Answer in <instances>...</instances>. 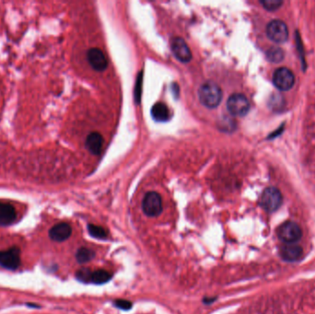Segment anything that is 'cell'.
Segmentation results:
<instances>
[{
    "label": "cell",
    "mask_w": 315,
    "mask_h": 314,
    "mask_svg": "<svg viewBox=\"0 0 315 314\" xmlns=\"http://www.w3.org/2000/svg\"><path fill=\"white\" fill-rule=\"evenodd\" d=\"M172 51L173 56L182 63L190 62L193 57L189 46L181 37H174L172 40Z\"/></svg>",
    "instance_id": "cell-9"
},
{
    "label": "cell",
    "mask_w": 315,
    "mask_h": 314,
    "mask_svg": "<svg viewBox=\"0 0 315 314\" xmlns=\"http://www.w3.org/2000/svg\"><path fill=\"white\" fill-rule=\"evenodd\" d=\"M266 34L272 42L283 44L288 39V29L286 23L279 20H274L266 27Z\"/></svg>",
    "instance_id": "cell-5"
},
{
    "label": "cell",
    "mask_w": 315,
    "mask_h": 314,
    "mask_svg": "<svg viewBox=\"0 0 315 314\" xmlns=\"http://www.w3.org/2000/svg\"><path fill=\"white\" fill-rule=\"evenodd\" d=\"M103 145V138L101 134L93 132L89 134L86 139V147L90 153L100 155Z\"/></svg>",
    "instance_id": "cell-14"
},
{
    "label": "cell",
    "mask_w": 315,
    "mask_h": 314,
    "mask_svg": "<svg viewBox=\"0 0 315 314\" xmlns=\"http://www.w3.org/2000/svg\"><path fill=\"white\" fill-rule=\"evenodd\" d=\"M114 304L115 307L124 310V311H128L132 308V302H130L128 300H116L114 302Z\"/></svg>",
    "instance_id": "cell-22"
},
{
    "label": "cell",
    "mask_w": 315,
    "mask_h": 314,
    "mask_svg": "<svg viewBox=\"0 0 315 314\" xmlns=\"http://www.w3.org/2000/svg\"><path fill=\"white\" fill-rule=\"evenodd\" d=\"M91 274H92V271L89 270L88 268H82L77 272L76 277L78 278V280H80L82 283H90Z\"/></svg>",
    "instance_id": "cell-20"
},
{
    "label": "cell",
    "mask_w": 315,
    "mask_h": 314,
    "mask_svg": "<svg viewBox=\"0 0 315 314\" xmlns=\"http://www.w3.org/2000/svg\"><path fill=\"white\" fill-rule=\"evenodd\" d=\"M273 83L279 90H289L295 84V76L290 69L280 67L273 75Z\"/></svg>",
    "instance_id": "cell-6"
},
{
    "label": "cell",
    "mask_w": 315,
    "mask_h": 314,
    "mask_svg": "<svg viewBox=\"0 0 315 314\" xmlns=\"http://www.w3.org/2000/svg\"><path fill=\"white\" fill-rule=\"evenodd\" d=\"M142 209L147 217H158L163 209L162 199L160 194L156 192H148L144 197L142 202Z\"/></svg>",
    "instance_id": "cell-4"
},
{
    "label": "cell",
    "mask_w": 315,
    "mask_h": 314,
    "mask_svg": "<svg viewBox=\"0 0 315 314\" xmlns=\"http://www.w3.org/2000/svg\"><path fill=\"white\" fill-rule=\"evenodd\" d=\"M260 3L263 5V7L265 9L270 10V11L277 10L283 4V2L279 1V0H264V1H261Z\"/></svg>",
    "instance_id": "cell-21"
},
{
    "label": "cell",
    "mask_w": 315,
    "mask_h": 314,
    "mask_svg": "<svg viewBox=\"0 0 315 314\" xmlns=\"http://www.w3.org/2000/svg\"><path fill=\"white\" fill-rule=\"evenodd\" d=\"M72 233V228L67 223H59L49 230L50 239L55 241H64L67 240Z\"/></svg>",
    "instance_id": "cell-11"
},
{
    "label": "cell",
    "mask_w": 315,
    "mask_h": 314,
    "mask_svg": "<svg viewBox=\"0 0 315 314\" xmlns=\"http://www.w3.org/2000/svg\"><path fill=\"white\" fill-rule=\"evenodd\" d=\"M227 109L233 116H244L249 112V101L246 96L241 93H234L228 99Z\"/></svg>",
    "instance_id": "cell-2"
},
{
    "label": "cell",
    "mask_w": 315,
    "mask_h": 314,
    "mask_svg": "<svg viewBox=\"0 0 315 314\" xmlns=\"http://www.w3.org/2000/svg\"><path fill=\"white\" fill-rule=\"evenodd\" d=\"M113 278L112 274L107 271L100 269V270L93 271L91 274L90 283H93L96 285H103L107 282H109Z\"/></svg>",
    "instance_id": "cell-16"
},
{
    "label": "cell",
    "mask_w": 315,
    "mask_h": 314,
    "mask_svg": "<svg viewBox=\"0 0 315 314\" xmlns=\"http://www.w3.org/2000/svg\"><path fill=\"white\" fill-rule=\"evenodd\" d=\"M88 232L89 234L94 237L96 239L99 240H105L108 237V232L107 230L101 226H97L94 224H89L88 226Z\"/></svg>",
    "instance_id": "cell-19"
},
{
    "label": "cell",
    "mask_w": 315,
    "mask_h": 314,
    "mask_svg": "<svg viewBox=\"0 0 315 314\" xmlns=\"http://www.w3.org/2000/svg\"><path fill=\"white\" fill-rule=\"evenodd\" d=\"M282 195L278 188L268 187L261 196L260 205L265 211L274 212L279 209L282 204Z\"/></svg>",
    "instance_id": "cell-3"
},
{
    "label": "cell",
    "mask_w": 315,
    "mask_h": 314,
    "mask_svg": "<svg viewBox=\"0 0 315 314\" xmlns=\"http://www.w3.org/2000/svg\"><path fill=\"white\" fill-rule=\"evenodd\" d=\"M151 116L157 122H166L171 116L170 110L164 103H155L151 108Z\"/></svg>",
    "instance_id": "cell-15"
},
{
    "label": "cell",
    "mask_w": 315,
    "mask_h": 314,
    "mask_svg": "<svg viewBox=\"0 0 315 314\" xmlns=\"http://www.w3.org/2000/svg\"><path fill=\"white\" fill-rule=\"evenodd\" d=\"M279 239L286 243H293L301 238V229L300 226L292 221H287L279 227L278 230Z\"/></svg>",
    "instance_id": "cell-7"
},
{
    "label": "cell",
    "mask_w": 315,
    "mask_h": 314,
    "mask_svg": "<svg viewBox=\"0 0 315 314\" xmlns=\"http://www.w3.org/2000/svg\"><path fill=\"white\" fill-rule=\"evenodd\" d=\"M17 219V212L9 204L0 203V226H9Z\"/></svg>",
    "instance_id": "cell-13"
},
{
    "label": "cell",
    "mask_w": 315,
    "mask_h": 314,
    "mask_svg": "<svg viewBox=\"0 0 315 314\" xmlns=\"http://www.w3.org/2000/svg\"><path fill=\"white\" fill-rule=\"evenodd\" d=\"M87 58L89 65L97 71H103L108 66L107 59L105 57L103 52L99 48L89 49L87 54Z\"/></svg>",
    "instance_id": "cell-10"
},
{
    "label": "cell",
    "mask_w": 315,
    "mask_h": 314,
    "mask_svg": "<svg viewBox=\"0 0 315 314\" xmlns=\"http://www.w3.org/2000/svg\"><path fill=\"white\" fill-rule=\"evenodd\" d=\"M200 103L208 109L217 108L222 101V90L216 83L208 81L204 83L198 90Z\"/></svg>",
    "instance_id": "cell-1"
},
{
    "label": "cell",
    "mask_w": 315,
    "mask_h": 314,
    "mask_svg": "<svg viewBox=\"0 0 315 314\" xmlns=\"http://www.w3.org/2000/svg\"><path fill=\"white\" fill-rule=\"evenodd\" d=\"M21 264V252L17 247L0 252V265L8 270H16Z\"/></svg>",
    "instance_id": "cell-8"
},
{
    "label": "cell",
    "mask_w": 315,
    "mask_h": 314,
    "mask_svg": "<svg viewBox=\"0 0 315 314\" xmlns=\"http://www.w3.org/2000/svg\"><path fill=\"white\" fill-rule=\"evenodd\" d=\"M216 300H217V298H205V299H204V303H205V304H210V303H212V302H214Z\"/></svg>",
    "instance_id": "cell-23"
},
{
    "label": "cell",
    "mask_w": 315,
    "mask_h": 314,
    "mask_svg": "<svg viewBox=\"0 0 315 314\" xmlns=\"http://www.w3.org/2000/svg\"><path fill=\"white\" fill-rule=\"evenodd\" d=\"M95 257V253L91 249L82 247L78 250L76 258L80 263H88Z\"/></svg>",
    "instance_id": "cell-17"
},
{
    "label": "cell",
    "mask_w": 315,
    "mask_h": 314,
    "mask_svg": "<svg viewBox=\"0 0 315 314\" xmlns=\"http://www.w3.org/2000/svg\"><path fill=\"white\" fill-rule=\"evenodd\" d=\"M284 57H285L284 52L278 46H273L266 51V58L272 63L281 62L284 59Z\"/></svg>",
    "instance_id": "cell-18"
},
{
    "label": "cell",
    "mask_w": 315,
    "mask_h": 314,
    "mask_svg": "<svg viewBox=\"0 0 315 314\" xmlns=\"http://www.w3.org/2000/svg\"><path fill=\"white\" fill-rule=\"evenodd\" d=\"M280 255L284 260L288 262H295L301 259L302 256V249L299 245L288 243L281 247Z\"/></svg>",
    "instance_id": "cell-12"
}]
</instances>
